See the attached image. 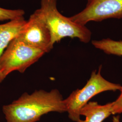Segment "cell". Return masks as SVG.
I'll use <instances>...</instances> for the list:
<instances>
[{
	"instance_id": "cell-2",
	"label": "cell",
	"mask_w": 122,
	"mask_h": 122,
	"mask_svg": "<svg viewBox=\"0 0 122 122\" xmlns=\"http://www.w3.org/2000/svg\"><path fill=\"white\" fill-rule=\"evenodd\" d=\"M35 12L48 27L53 45L66 37L77 38L85 44L91 40L92 32L87 27L72 21L59 11L57 0H41L40 8Z\"/></svg>"
},
{
	"instance_id": "cell-1",
	"label": "cell",
	"mask_w": 122,
	"mask_h": 122,
	"mask_svg": "<svg viewBox=\"0 0 122 122\" xmlns=\"http://www.w3.org/2000/svg\"><path fill=\"white\" fill-rule=\"evenodd\" d=\"M2 111L6 122H36L50 112H66V107L58 90H40L31 94L24 93L11 104L4 105Z\"/></svg>"
},
{
	"instance_id": "cell-10",
	"label": "cell",
	"mask_w": 122,
	"mask_h": 122,
	"mask_svg": "<svg viewBox=\"0 0 122 122\" xmlns=\"http://www.w3.org/2000/svg\"><path fill=\"white\" fill-rule=\"evenodd\" d=\"M25 14L24 10L22 9L10 10L0 7V21L10 20L22 17Z\"/></svg>"
},
{
	"instance_id": "cell-5",
	"label": "cell",
	"mask_w": 122,
	"mask_h": 122,
	"mask_svg": "<svg viewBox=\"0 0 122 122\" xmlns=\"http://www.w3.org/2000/svg\"><path fill=\"white\" fill-rule=\"evenodd\" d=\"M76 24L101 22L109 19H122V0H91L80 12L70 17Z\"/></svg>"
},
{
	"instance_id": "cell-6",
	"label": "cell",
	"mask_w": 122,
	"mask_h": 122,
	"mask_svg": "<svg viewBox=\"0 0 122 122\" xmlns=\"http://www.w3.org/2000/svg\"><path fill=\"white\" fill-rule=\"evenodd\" d=\"M15 39L45 53L50 52L53 47L48 27L35 12L30 15L25 25Z\"/></svg>"
},
{
	"instance_id": "cell-11",
	"label": "cell",
	"mask_w": 122,
	"mask_h": 122,
	"mask_svg": "<svg viewBox=\"0 0 122 122\" xmlns=\"http://www.w3.org/2000/svg\"><path fill=\"white\" fill-rule=\"evenodd\" d=\"M120 95L117 99L113 102L112 107V114L122 113V87L120 90Z\"/></svg>"
},
{
	"instance_id": "cell-12",
	"label": "cell",
	"mask_w": 122,
	"mask_h": 122,
	"mask_svg": "<svg viewBox=\"0 0 122 122\" xmlns=\"http://www.w3.org/2000/svg\"><path fill=\"white\" fill-rule=\"evenodd\" d=\"M112 122H121L120 120L119 116H114L112 118Z\"/></svg>"
},
{
	"instance_id": "cell-7",
	"label": "cell",
	"mask_w": 122,
	"mask_h": 122,
	"mask_svg": "<svg viewBox=\"0 0 122 122\" xmlns=\"http://www.w3.org/2000/svg\"><path fill=\"white\" fill-rule=\"evenodd\" d=\"M113 102L105 105H100L96 101H89L80 110V115L85 119L77 122H102L112 115Z\"/></svg>"
},
{
	"instance_id": "cell-4",
	"label": "cell",
	"mask_w": 122,
	"mask_h": 122,
	"mask_svg": "<svg viewBox=\"0 0 122 122\" xmlns=\"http://www.w3.org/2000/svg\"><path fill=\"white\" fill-rule=\"evenodd\" d=\"M45 53L13 39L0 57V83L11 72L17 71L23 73Z\"/></svg>"
},
{
	"instance_id": "cell-3",
	"label": "cell",
	"mask_w": 122,
	"mask_h": 122,
	"mask_svg": "<svg viewBox=\"0 0 122 122\" xmlns=\"http://www.w3.org/2000/svg\"><path fill=\"white\" fill-rule=\"evenodd\" d=\"M101 69L100 66L98 71H92L85 86L73 91L64 100L68 117L73 121L77 122L81 119V109L94 96L103 92H116L121 89V85L111 82L102 76Z\"/></svg>"
},
{
	"instance_id": "cell-9",
	"label": "cell",
	"mask_w": 122,
	"mask_h": 122,
	"mask_svg": "<svg viewBox=\"0 0 122 122\" xmlns=\"http://www.w3.org/2000/svg\"><path fill=\"white\" fill-rule=\"evenodd\" d=\"M92 44L96 48L107 54L122 56V40L116 41L107 38L93 40Z\"/></svg>"
},
{
	"instance_id": "cell-13",
	"label": "cell",
	"mask_w": 122,
	"mask_h": 122,
	"mask_svg": "<svg viewBox=\"0 0 122 122\" xmlns=\"http://www.w3.org/2000/svg\"><path fill=\"white\" fill-rule=\"evenodd\" d=\"M87 1V2H89V1H91V0H86Z\"/></svg>"
},
{
	"instance_id": "cell-8",
	"label": "cell",
	"mask_w": 122,
	"mask_h": 122,
	"mask_svg": "<svg viewBox=\"0 0 122 122\" xmlns=\"http://www.w3.org/2000/svg\"><path fill=\"white\" fill-rule=\"evenodd\" d=\"M26 22L22 17L0 24V57L10 42L20 34Z\"/></svg>"
}]
</instances>
